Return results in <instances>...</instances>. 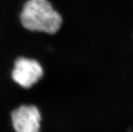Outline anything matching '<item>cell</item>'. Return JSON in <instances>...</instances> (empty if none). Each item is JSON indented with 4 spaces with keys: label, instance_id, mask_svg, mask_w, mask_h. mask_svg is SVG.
Here are the masks:
<instances>
[{
    "label": "cell",
    "instance_id": "obj_2",
    "mask_svg": "<svg viewBox=\"0 0 133 132\" xmlns=\"http://www.w3.org/2000/svg\"><path fill=\"white\" fill-rule=\"evenodd\" d=\"M43 69L39 62L33 59L21 57L14 63L12 78L23 88H30L43 76Z\"/></svg>",
    "mask_w": 133,
    "mask_h": 132
},
{
    "label": "cell",
    "instance_id": "obj_3",
    "mask_svg": "<svg viewBox=\"0 0 133 132\" xmlns=\"http://www.w3.org/2000/svg\"><path fill=\"white\" fill-rule=\"evenodd\" d=\"M12 126L16 132H39L41 115L35 105H22L11 114Z\"/></svg>",
    "mask_w": 133,
    "mask_h": 132
},
{
    "label": "cell",
    "instance_id": "obj_1",
    "mask_svg": "<svg viewBox=\"0 0 133 132\" xmlns=\"http://www.w3.org/2000/svg\"><path fill=\"white\" fill-rule=\"evenodd\" d=\"M22 26L31 32L54 34L62 25L60 13L49 0H26L20 15Z\"/></svg>",
    "mask_w": 133,
    "mask_h": 132
}]
</instances>
